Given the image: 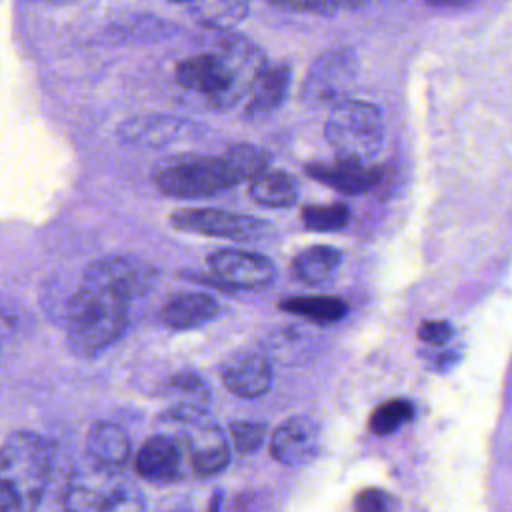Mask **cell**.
I'll use <instances>...</instances> for the list:
<instances>
[{
	"mask_svg": "<svg viewBox=\"0 0 512 512\" xmlns=\"http://www.w3.org/2000/svg\"><path fill=\"white\" fill-rule=\"evenodd\" d=\"M52 446L36 432H12L0 448V512H38L50 480Z\"/></svg>",
	"mask_w": 512,
	"mask_h": 512,
	"instance_id": "obj_1",
	"label": "cell"
},
{
	"mask_svg": "<svg viewBox=\"0 0 512 512\" xmlns=\"http://www.w3.org/2000/svg\"><path fill=\"white\" fill-rule=\"evenodd\" d=\"M128 304L124 294L80 282L64 308L70 348L80 356H96L112 346L126 330Z\"/></svg>",
	"mask_w": 512,
	"mask_h": 512,
	"instance_id": "obj_2",
	"label": "cell"
},
{
	"mask_svg": "<svg viewBox=\"0 0 512 512\" xmlns=\"http://www.w3.org/2000/svg\"><path fill=\"white\" fill-rule=\"evenodd\" d=\"M324 136L338 160L362 162L374 158L384 144V118L378 106L364 100H342L324 124Z\"/></svg>",
	"mask_w": 512,
	"mask_h": 512,
	"instance_id": "obj_3",
	"label": "cell"
},
{
	"mask_svg": "<svg viewBox=\"0 0 512 512\" xmlns=\"http://www.w3.org/2000/svg\"><path fill=\"white\" fill-rule=\"evenodd\" d=\"M238 182H242V178L224 154L176 156L154 172V184L172 198H204L232 188Z\"/></svg>",
	"mask_w": 512,
	"mask_h": 512,
	"instance_id": "obj_4",
	"label": "cell"
},
{
	"mask_svg": "<svg viewBox=\"0 0 512 512\" xmlns=\"http://www.w3.org/2000/svg\"><path fill=\"white\" fill-rule=\"evenodd\" d=\"M66 512H146L142 492L120 472L92 470L76 474L64 496Z\"/></svg>",
	"mask_w": 512,
	"mask_h": 512,
	"instance_id": "obj_5",
	"label": "cell"
},
{
	"mask_svg": "<svg viewBox=\"0 0 512 512\" xmlns=\"http://www.w3.org/2000/svg\"><path fill=\"white\" fill-rule=\"evenodd\" d=\"M358 74V58L348 48L322 52L308 68L300 88L302 102L322 106L344 96Z\"/></svg>",
	"mask_w": 512,
	"mask_h": 512,
	"instance_id": "obj_6",
	"label": "cell"
},
{
	"mask_svg": "<svg viewBox=\"0 0 512 512\" xmlns=\"http://www.w3.org/2000/svg\"><path fill=\"white\" fill-rule=\"evenodd\" d=\"M170 224L176 230L218 236L240 242H252L268 232V222L256 216L224 212L216 208H182L170 216Z\"/></svg>",
	"mask_w": 512,
	"mask_h": 512,
	"instance_id": "obj_7",
	"label": "cell"
},
{
	"mask_svg": "<svg viewBox=\"0 0 512 512\" xmlns=\"http://www.w3.org/2000/svg\"><path fill=\"white\" fill-rule=\"evenodd\" d=\"M208 266L218 282L232 288H264L268 286L274 276L276 268L270 258L256 254V252H244V250H218L208 256Z\"/></svg>",
	"mask_w": 512,
	"mask_h": 512,
	"instance_id": "obj_8",
	"label": "cell"
},
{
	"mask_svg": "<svg viewBox=\"0 0 512 512\" xmlns=\"http://www.w3.org/2000/svg\"><path fill=\"white\" fill-rule=\"evenodd\" d=\"M154 272L144 264L128 256H104L92 260L82 272V284L114 290L128 296L130 300L136 294H142L150 284Z\"/></svg>",
	"mask_w": 512,
	"mask_h": 512,
	"instance_id": "obj_9",
	"label": "cell"
},
{
	"mask_svg": "<svg viewBox=\"0 0 512 512\" xmlns=\"http://www.w3.org/2000/svg\"><path fill=\"white\" fill-rule=\"evenodd\" d=\"M320 448V426L308 416L284 420L270 436V456L284 466L308 464Z\"/></svg>",
	"mask_w": 512,
	"mask_h": 512,
	"instance_id": "obj_10",
	"label": "cell"
},
{
	"mask_svg": "<svg viewBox=\"0 0 512 512\" xmlns=\"http://www.w3.org/2000/svg\"><path fill=\"white\" fill-rule=\"evenodd\" d=\"M224 386L240 398H258L266 394L272 386L270 362L250 350L232 354L220 370Z\"/></svg>",
	"mask_w": 512,
	"mask_h": 512,
	"instance_id": "obj_11",
	"label": "cell"
},
{
	"mask_svg": "<svg viewBox=\"0 0 512 512\" xmlns=\"http://www.w3.org/2000/svg\"><path fill=\"white\" fill-rule=\"evenodd\" d=\"M306 174L320 184L344 194H362L378 184L384 174L382 166L362 164L350 160H336L334 164H308Z\"/></svg>",
	"mask_w": 512,
	"mask_h": 512,
	"instance_id": "obj_12",
	"label": "cell"
},
{
	"mask_svg": "<svg viewBox=\"0 0 512 512\" xmlns=\"http://www.w3.org/2000/svg\"><path fill=\"white\" fill-rule=\"evenodd\" d=\"M86 454L96 470L118 472L126 466L130 458V440L122 426L114 422L92 424L86 436Z\"/></svg>",
	"mask_w": 512,
	"mask_h": 512,
	"instance_id": "obj_13",
	"label": "cell"
},
{
	"mask_svg": "<svg viewBox=\"0 0 512 512\" xmlns=\"http://www.w3.org/2000/svg\"><path fill=\"white\" fill-rule=\"evenodd\" d=\"M180 464H182V452L176 440L170 436H150L138 450L134 468L138 476H142L148 482L166 484L180 478Z\"/></svg>",
	"mask_w": 512,
	"mask_h": 512,
	"instance_id": "obj_14",
	"label": "cell"
},
{
	"mask_svg": "<svg viewBox=\"0 0 512 512\" xmlns=\"http://www.w3.org/2000/svg\"><path fill=\"white\" fill-rule=\"evenodd\" d=\"M218 310V302L212 296L190 292L170 298L160 312V320L172 330H188L210 322Z\"/></svg>",
	"mask_w": 512,
	"mask_h": 512,
	"instance_id": "obj_15",
	"label": "cell"
},
{
	"mask_svg": "<svg viewBox=\"0 0 512 512\" xmlns=\"http://www.w3.org/2000/svg\"><path fill=\"white\" fill-rule=\"evenodd\" d=\"M290 86V66L288 64H274L266 66L264 72L256 78L252 90H250V102L246 104V118H262L264 114H270L276 110Z\"/></svg>",
	"mask_w": 512,
	"mask_h": 512,
	"instance_id": "obj_16",
	"label": "cell"
},
{
	"mask_svg": "<svg viewBox=\"0 0 512 512\" xmlns=\"http://www.w3.org/2000/svg\"><path fill=\"white\" fill-rule=\"evenodd\" d=\"M344 254L334 246H310L298 252L290 264L292 276L304 284H322L334 276Z\"/></svg>",
	"mask_w": 512,
	"mask_h": 512,
	"instance_id": "obj_17",
	"label": "cell"
},
{
	"mask_svg": "<svg viewBox=\"0 0 512 512\" xmlns=\"http://www.w3.org/2000/svg\"><path fill=\"white\" fill-rule=\"evenodd\" d=\"M248 192L262 206L288 208L298 198V184L288 172L268 168L250 180Z\"/></svg>",
	"mask_w": 512,
	"mask_h": 512,
	"instance_id": "obj_18",
	"label": "cell"
},
{
	"mask_svg": "<svg viewBox=\"0 0 512 512\" xmlns=\"http://www.w3.org/2000/svg\"><path fill=\"white\" fill-rule=\"evenodd\" d=\"M278 308L294 314L308 318L318 324H332L338 322L346 312L348 306L342 298L338 296H326V294H308V296H292L282 302H278Z\"/></svg>",
	"mask_w": 512,
	"mask_h": 512,
	"instance_id": "obj_19",
	"label": "cell"
},
{
	"mask_svg": "<svg viewBox=\"0 0 512 512\" xmlns=\"http://www.w3.org/2000/svg\"><path fill=\"white\" fill-rule=\"evenodd\" d=\"M190 14L196 22L212 30H228L240 24L246 16L250 6L238 0H216V2H196L188 6Z\"/></svg>",
	"mask_w": 512,
	"mask_h": 512,
	"instance_id": "obj_20",
	"label": "cell"
},
{
	"mask_svg": "<svg viewBox=\"0 0 512 512\" xmlns=\"http://www.w3.org/2000/svg\"><path fill=\"white\" fill-rule=\"evenodd\" d=\"M178 122L172 118H134L120 126V136L126 142H144L162 146L176 136Z\"/></svg>",
	"mask_w": 512,
	"mask_h": 512,
	"instance_id": "obj_21",
	"label": "cell"
},
{
	"mask_svg": "<svg viewBox=\"0 0 512 512\" xmlns=\"http://www.w3.org/2000/svg\"><path fill=\"white\" fill-rule=\"evenodd\" d=\"M190 460H192L194 472H198L202 476H212L228 466L230 448H228L226 440L216 430V432H210V436L204 438L202 442L194 444Z\"/></svg>",
	"mask_w": 512,
	"mask_h": 512,
	"instance_id": "obj_22",
	"label": "cell"
},
{
	"mask_svg": "<svg viewBox=\"0 0 512 512\" xmlns=\"http://www.w3.org/2000/svg\"><path fill=\"white\" fill-rule=\"evenodd\" d=\"M300 220L308 230L314 232H336L350 220V208L342 202L330 204H308L300 210Z\"/></svg>",
	"mask_w": 512,
	"mask_h": 512,
	"instance_id": "obj_23",
	"label": "cell"
},
{
	"mask_svg": "<svg viewBox=\"0 0 512 512\" xmlns=\"http://www.w3.org/2000/svg\"><path fill=\"white\" fill-rule=\"evenodd\" d=\"M412 416H414V408L408 400H402V398L386 400L378 404L370 414L368 428L376 436H386L402 428L406 422H410Z\"/></svg>",
	"mask_w": 512,
	"mask_h": 512,
	"instance_id": "obj_24",
	"label": "cell"
},
{
	"mask_svg": "<svg viewBox=\"0 0 512 512\" xmlns=\"http://www.w3.org/2000/svg\"><path fill=\"white\" fill-rule=\"evenodd\" d=\"M224 156L230 160V164L234 166V170L240 174L242 180H248V178L252 180L260 172L268 170V162H270V156L264 148L248 142L230 144Z\"/></svg>",
	"mask_w": 512,
	"mask_h": 512,
	"instance_id": "obj_25",
	"label": "cell"
},
{
	"mask_svg": "<svg viewBox=\"0 0 512 512\" xmlns=\"http://www.w3.org/2000/svg\"><path fill=\"white\" fill-rule=\"evenodd\" d=\"M230 436L234 450L240 454L256 452L264 440H266V426L260 422H248V420H236L230 424Z\"/></svg>",
	"mask_w": 512,
	"mask_h": 512,
	"instance_id": "obj_26",
	"label": "cell"
},
{
	"mask_svg": "<svg viewBox=\"0 0 512 512\" xmlns=\"http://www.w3.org/2000/svg\"><path fill=\"white\" fill-rule=\"evenodd\" d=\"M396 500L382 488H364L354 498V512H394Z\"/></svg>",
	"mask_w": 512,
	"mask_h": 512,
	"instance_id": "obj_27",
	"label": "cell"
},
{
	"mask_svg": "<svg viewBox=\"0 0 512 512\" xmlns=\"http://www.w3.org/2000/svg\"><path fill=\"white\" fill-rule=\"evenodd\" d=\"M276 8L282 10H298V12H320V14H332L338 10L358 8L362 4L358 2H272Z\"/></svg>",
	"mask_w": 512,
	"mask_h": 512,
	"instance_id": "obj_28",
	"label": "cell"
},
{
	"mask_svg": "<svg viewBox=\"0 0 512 512\" xmlns=\"http://www.w3.org/2000/svg\"><path fill=\"white\" fill-rule=\"evenodd\" d=\"M416 334H418L420 340H424L428 344H434V346H440V344H446L454 336V328L446 320H424L418 326Z\"/></svg>",
	"mask_w": 512,
	"mask_h": 512,
	"instance_id": "obj_29",
	"label": "cell"
},
{
	"mask_svg": "<svg viewBox=\"0 0 512 512\" xmlns=\"http://www.w3.org/2000/svg\"><path fill=\"white\" fill-rule=\"evenodd\" d=\"M170 384H172L174 388H178V390H184V392H200V390H204V382H202L196 374H192V372L176 374V376L170 380Z\"/></svg>",
	"mask_w": 512,
	"mask_h": 512,
	"instance_id": "obj_30",
	"label": "cell"
}]
</instances>
